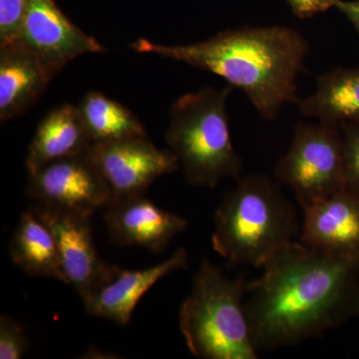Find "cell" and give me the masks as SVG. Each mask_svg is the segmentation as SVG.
I'll return each mask as SVG.
<instances>
[{
    "label": "cell",
    "instance_id": "6da1fadb",
    "mask_svg": "<svg viewBox=\"0 0 359 359\" xmlns=\"http://www.w3.org/2000/svg\"><path fill=\"white\" fill-rule=\"evenodd\" d=\"M248 282L245 311L257 351L294 346L358 313L359 259L290 243Z\"/></svg>",
    "mask_w": 359,
    "mask_h": 359
},
{
    "label": "cell",
    "instance_id": "7a4b0ae2",
    "mask_svg": "<svg viewBox=\"0 0 359 359\" xmlns=\"http://www.w3.org/2000/svg\"><path fill=\"white\" fill-rule=\"evenodd\" d=\"M130 47L224 78L266 120H275L283 106L301 101L297 78L311 50L299 30L283 25L244 26L190 44L165 45L140 39Z\"/></svg>",
    "mask_w": 359,
    "mask_h": 359
},
{
    "label": "cell",
    "instance_id": "3957f363",
    "mask_svg": "<svg viewBox=\"0 0 359 359\" xmlns=\"http://www.w3.org/2000/svg\"><path fill=\"white\" fill-rule=\"evenodd\" d=\"M294 205L273 179L242 176L224 196L214 218L212 247L231 266L263 268L299 233Z\"/></svg>",
    "mask_w": 359,
    "mask_h": 359
},
{
    "label": "cell",
    "instance_id": "277c9868",
    "mask_svg": "<svg viewBox=\"0 0 359 359\" xmlns=\"http://www.w3.org/2000/svg\"><path fill=\"white\" fill-rule=\"evenodd\" d=\"M247 289L245 276L228 278L208 257L202 259L179 314L180 330L194 356L259 358L245 311Z\"/></svg>",
    "mask_w": 359,
    "mask_h": 359
},
{
    "label": "cell",
    "instance_id": "5b68a950",
    "mask_svg": "<svg viewBox=\"0 0 359 359\" xmlns=\"http://www.w3.org/2000/svg\"><path fill=\"white\" fill-rule=\"evenodd\" d=\"M233 87H205L172 105L165 139L191 185L214 189L242 177L243 161L231 142L226 102Z\"/></svg>",
    "mask_w": 359,
    "mask_h": 359
},
{
    "label": "cell",
    "instance_id": "8992f818",
    "mask_svg": "<svg viewBox=\"0 0 359 359\" xmlns=\"http://www.w3.org/2000/svg\"><path fill=\"white\" fill-rule=\"evenodd\" d=\"M276 179L294 191L302 209L346 188L344 137L334 125L297 123L287 154L276 162Z\"/></svg>",
    "mask_w": 359,
    "mask_h": 359
},
{
    "label": "cell",
    "instance_id": "52a82bcc",
    "mask_svg": "<svg viewBox=\"0 0 359 359\" xmlns=\"http://www.w3.org/2000/svg\"><path fill=\"white\" fill-rule=\"evenodd\" d=\"M109 189L111 199L146 195L149 187L179 169L171 150H161L146 136L93 143L85 153Z\"/></svg>",
    "mask_w": 359,
    "mask_h": 359
},
{
    "label": "cell",
    "instance_id": "ba28073f",
    "mask_svg": "<svg viewBox=\"0 0 359 359\" xmlns=\"http://www.w3.org/2000/svg\"><path fill=\"white\" fill-rule=\"evenodd\" d=\"M26 194L43 207L89 218L111 199L109 189L85 154L55 161L30 175Z\"/></svg>",
    "mask_w": 359,
    "mask_h": 359
},
{
    "label": "cell",
    "instance_id": "9c48e42d",
    "mask_svg": "<svg viewBox=\"0 0 359 359\" xmlns=\"http://www.w3.org/2000/svg\"><path fill=\"white\" fill-rule=\"evenodd\" d=\"M30 210L53 233L67 285L83 297L115 278L119 266L98 256L89 217L36 204Z\"/></svg>",
    "mask_w": 359,
    "mask_h": 359
},
{
    "label": "cell",
    "instance_id": "30bf717a",
    "mask_svg": "<svg viewBox=\"0 0 359 359\" xmlns=\"http://www.w3.org/2000/svg\"><path fill=\"white\" fill-rule=\"evenodd\" d=\"M16 42L36 54L54 75L83 54L105 50L95 39L71 22L55 0H27Z\"/></svg>",
    "mask_w": 359,
    "mask_h": 359
},
{
    "label": "cell",
    "instance_id": "8fae6325",
    "mask_svg": "<svg viewBox=\"0 0 359 359\" xmlns=\"http://www.w3.org/2000/svg\"><path fill=\"white\" fill-rule=\"evenodd\" d=\"M104 221L111 240L121 247H139L161 254L188 226L179 215L160 209L145 195L110 201Z\"/></svg>",
    "mask_w": 359,
    "mask_h": 359
},
{
    "label": "cell",
    "instance_id": "7c38bea8",
    "mask_svg": "<svg viewBox=\"0 0 359 359\" xmlns=\"http://www.w3.org/2000/svg\"><path fill=\"white\" fill-rule=\"evenodd\" d=\"M302 211L301 244L332 256L359 259V193L346 188Z\"/></svg>",
    "mask_w": 359,
    "mask_h": 359
},
{
    "label": "cell",
    "instance_id": "4fadbf2b",
    "mask_svg": "<svg viewBox=\"0 0 359 359\" xmlns=\"http://www.w3.org/2000/svg\"><path fill=\"white\" fill-rule=\"evenodd\" d=\"M188 266V252L185 248H179L171 257L150 268L139 271L119 268L111 282L81 297L85 309L90 316L127 325L137 304L153 285Z\"/></svg>",
    "mask_w": 359,
    "mask_h": 359
},
{
    "label": "cell",
    "instance_id": "5bb4252c",
    "mask_svg": "<svg viewBox=\"0 0 359 359\" xmlns=\"http://www.w3.org/2000/svg\"><path fill=\"white\" fill-rule=\"evenodd\" d=\"M54 76L43 61L20 42L0 46L1 121H8L30 109Z\"/></svg>",
    "mask_w": 359,
    "mask_h": 359
},
{
    "label": "cell",
    "instance_id": "9a60e30c",
    "mask_svg": "<svg viewBox=\"0 0 359 359\" xmlns=\"http://www.w3.org/2000/svg\"><path fill=\"white\" fill-rule=\"evenodd\" d=\"M92 141L77 106L63 104L44 116L28 147V175L55 161L83 155Z\"/></svg>",
    "mask_w": 359,
    "mask_h": 359
},
{
    "label": "cell",
    "instance_id": "2e32d148",
    "mask_svg": "<svg viewBox=\"0 0 359 359\" xmlns=\"http://www.w3.org/2000/svg\"><path fill=\"white\" fill-rule=\"evenodd\" d=\"M297 105L302 115L325 124H359V67L323 73L313 93Z\"/></svg>",
    "mask_w": 359,
    "mask_h": 359
},
{
    "label": "cell",
    "instance_id": "e0dca14e",
    "mask_svg": "<svg viewBox=\"0 0 359 359\" xmlns=\"http://www.w3.org/2000/svg\"><path fill=\"white\" fill-rule=\"evenodd\" d=\"M9 255L27 275L55 278L67 285L55 238L30 209L21 215L9 244Z\"/></svg>",
    "mask_w": 359,
    "mask_h": 359
},
{
    "label": "cell",
    "instance_id": "ac0fdd59",
    "mask_svg": "<svg viewBox=\"0 0 359 359\" xmlns=\"http://www.w3.org/2000/svg\"><path fill=\"white\" fill-rule=\"evenodd\" d=\"M77 107L92 144L147 135L133 112L101 92H88Z\"/></svg>",
    "mask_w": 359,
    "mask_h": 359
},
{
    "label": "cell",
    "instance_id": "d6986e66",
    "mask_svg": "<svg viewBox=\"0 0 359 359\" xmlns=\"http://www.w3.org/2000/svg\"><path fill=\"white\" fill-rule=\"evenodd\" d=\"M30 348V341L20 323L8 316L0 318V358L20 359Z\"/></svg>",
    "mask_w": 359,
    "mask_h": 359
},
{
    "label": "cell",
    "instance_id": "ffe728a7",
    "mask_svg": "<svg viewBox=\"0 0 359 359\" xmlns=\"http://www.w3.org/2000/svg\"><path fill=\"white\" fill-rule=\"evenodd\" d=\"M26 6L27 0H0V46L18 41Z\"/></svg>",
    "mask_w": 359,
    "mask_h": 359
},
{
    "label": "cell",
    "instance_id": "44dd1931",
    "mask_svg": "<svg viewBox=\"0 0 359 359\" xmlns=\"http://www.w3.org/2000/svg\"><path fill=\"white\" fill-rule=\"evenodd\" d=\"M344 137L346 188L359 193V124L339 126Z\"/></svg>",
    "mask_w": 359,
    "mask_h": 359
},
{
    "label": "cell",
    "instance_id": "7402d4cb",
    "mask_svg": "<svg viewBox=\"0 0 359 359\" xmlns=\"http://www.w3.org/2000/svg\"><path fill=\"white\" fill-rule=\"evenodd\" d=\"M292 13L301 20L313 18L335 7L337 0H287Z\"/></svg>",
    "mask_w": 359,
    "mask_h": 359
},
{
    "label": "cell",
    "instance_id": "603a6c76",
    "mask_svg": "<svg viewBox=\"0 0 359 359\" xmlns=\"http://www.w3.org/2000/svg\"><path fill=\"white\" fill-rule=\"evenodd\" d=\"M335 8L339 9L340 13L351 21V25L359 34V0H356V1L337 0Z\"/></svg>",
    "mask_w": 359,
    "mask_h": 359
},
{
    "label": "cell",
    "instance_id": "cb8c5ba5",
    "mask_svg": "<svg viewBox=\"0 0 359 359\" xmlns=\"http://www.w3.org/2000/svg\"><path fill=\"white\" fill-rule=\"evenodd\" d=\"M358 313H359V301H358Z\"/></svg>",
    "mask_w": 359,
    "mask_h": 359
}]
</instances>
